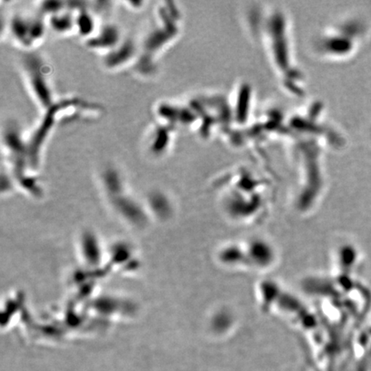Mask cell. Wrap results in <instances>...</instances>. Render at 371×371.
<instances>
[{
    "mask_svg": "<svg viewBox=\"0 0 371 371\" xmlns=\"http://www.w3.org/2000/svg\"><path fill=\"white\" fill-rule=\"evenodd\" d=\"M75 26H77L81 33L91 32L93 27V20L91 16L88 15L84 10L82 14L75 20Z\"/></svg>",
    "mask_w": 371,
    "mask_h": 371,
    "instance_id": "obj_6",
    "label": "cell"
},
{
    "mask_svg": "<svg viewBox=\"0 0 371 371\" xmlns=\"http://www.w3.org/2000/svg\"><path fill=\"white\" fill-rule=\"evenodd\" d=\"M43 24L38 20L30 21L23 17L16 16L12 22L13 36L25 45H30L33 41L40 39L43 36Z\"/></svg>",
    "mask_w": 371,
    "mask_h": 371,
    "instance_id": "obj_2",
    "label": "cell"
},
{
    "mask_svg": "<svg viewBox=\"0 0 371 371\" xmlns=\"http://www.w3.org/2000/svg\"><path fill=\"white\" fill-rule=\"evenodd\" d=\"M51 23L54 30H57L60 32H65V31L71 29L74 22H72L71 16H69L68 14H63L61 16L52 17Z\"/></svg>",
    "mask_w": 371,
    "mask_h": 371,
    "instance_id": "obj_5",
    "label": "cell"
},
{
    "mask_svg": "<svg viewBox=\"0 0 371 371\" xmlns=\"http://www.w3.org/2000/svg\"><path fill=\"white\" fill-rule=\"evenodd\" d=\"M41 62L43 61L36 54H27L23 60L24 70L27 77H29L30 87L32 88L37 101L44 108H49L53 102V98Z\"/></svg>",
    "mask_w": 371,
    "mask_h": 371,
    "instance_id": "obj_1",
    "label": "cell"
},
{
    "mask_svg": "<svg viewBox=\"0 0 371 371\" xmlns=\"http://www.w3.org/2000/svg\"><path fill=\"white\" fill-rule=\"evenodd\" d=\"M133 50V45L128 41V43H126L123 47H120L119 51L115 52L111 56L108 58L106 62V65L109 67H113V65H120V58L124 61L126 60L127 58L132 56Z\"/></svg>",
    "mask_w": 371,
    "mask_h": 371,
    "instance_id": "obj_4",
    "label": "cell"
},
{
    "mask_svg": "<svg viewBox=\"0 0 371 371\" xmlns=\"http://www.w3.org/2000/svg\"><path fill=\"white\" fill-rule=\"evenodd\" d=\"M118 31H117L115 27H106L99 34L98 38H95L91 43H95L93 44L95 47H111L115 45V41H118Z\"/></svg>",
    "mask_w": 371,
    "mask_h": 371,
    "instance_id": "obj_3",
    "label": "cell"
}]
</instances>
